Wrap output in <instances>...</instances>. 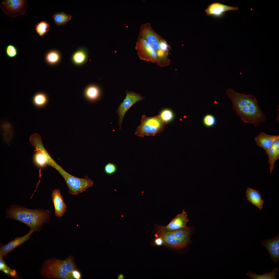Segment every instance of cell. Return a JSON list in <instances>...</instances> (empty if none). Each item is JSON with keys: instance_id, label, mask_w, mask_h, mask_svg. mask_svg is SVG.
<instances>
[{"instance_id": "obj_1", "label": "cell", "mask_w": 279, "mask_h": 279, "mask_svg": "<svg viewBox=\"0 0 279 279\" xmlns=\"http://www.w3.org/2000/svg\"><path fill=\"white\" fill-rule=\"evenodd\" d=\"M226 94L233 104V109L244 123L258 126L267 118L260 109L258 101L252 94L237 92L231 89H227Z\"/></svg>"}, {"instance_id": "obj_2", "label": "cell", "mask_w": 279, "mask_h": 279, "mask_svg": "<svg viewBox=\"0 0 279 279\" xmlns=\"http://www.w3.org/2000/svg\"><path fill=\"white\" fill-rule=\"evenodd\" d=\"M5 213L6 218L21 222L35 231H40L43 224L49 221L51 214L47 209H31L17 205L7 208Z\"/></svg>"}, {"instance_id": "obj_3", "label": "cell", "mask_w": 279, "mask_h": 279, "mask_svg": "<svg viewBox=\"0 0 279 279\" xmlns=\"http://www.w3.org/2000/svg\"><path fill=\"white\" fill-rule=\"evenodd\" d=\"M76 269L74 260L70 256L64 260H47L40 270V274L45 278L72 279H74L73 272Z\"/></svg>"}, {"instance_id": "obj_4", "label": "cell", "mask_w": 279, "mask_h": 279, "mask_svg": "<svg viewBox=\"0 0 279 279\" xmlns=\"http://www.w3.org/2000/svg\"><path fill=\"white\" fill-rule=\"evenodd\" d=\"M156 237H159L163 239L164 244L177 248L185 247L189 239V236L192 230L191 226L176 230L167 229L164 226L157 225L156 228Z\"/></svg>"}, {"instance_id": "obj_5", "label": "cell", "mask_w": 279, "mask_h": 279, "mask_svg": "<svg viewBox=\"0 0 279 279\" xmlns=\"http://www.w3.org/2000/svg\"><path fill=\"white\" fill-rule=\"evenodd\" d=\"M56 165L54 168L59 172L64 179L70 194L78 195L93 185V181L87 176L83 178L75 177L68 173L57 164Z\"/></svg>"}, {"instance_id": "obj_6", "label": "cell", "mask_w": 279, "mask_h": 279, "mask_svg": "<svg viewBox=\"0 0 279 279\" xmlns=\"http://www.w3.org/2000/svg\"><path fill=\"white\" fill-rule=\"evenodd\" d=\"M166 125L160 115L151 117L143 115L141 123L137 127L135 135L141 137L154 136L162 132Z\"/></svg>"}, {"instance_id": "obj_7", "label": "cell", "mask_w": 279, "mask_h": 279, "mask_svg": "<svg viewBox=\"0 0 279 279\" xmlns=\"http://www.w3.org/2000/svg\"><path fill=\"white\" fill-rule=\"evenodd\" d=\"M138 36L144 38L153 47L157 56L165 52L160 48L161 42L164 38L153 30L150 23L143 24L141 26Z\"/></svg>"}, {"instance_id": "obj_8", "label": "cell", "mask_w": 279, "mask_h": 279, "mask_svg": "<svg viewBox=\"0 0 279 279\" xmlns=\"http://www.w3.org/2000/svg\"><path fill=\"white\" fill-rule=\"evenodd\" d=\"M135 49L141 59L156 63L158 65L159 62L155 50L144 38L138 36Z\"/></svg>"}, {"instance_id": "obj_9", "label": "cell", "mask_w": 279, "mask_h": 279, "mask_svg": "<svg viewBox=\"0 0 279 279\" xmlns=\"http://www.w3.org/2000/svg\"><path fill=\"white\" fill-rule=\"evenodd\" d=\"M126 96L123 101L119 105L115 112L119 116L118 125L120 129L121 128V124L125 114L129 109L136 102L144 99V97L139 94L127 90Z\"/></svg>"}, {"instance_id": "obj_10", "label": "cell", "mask_w": 279, "mask_h": 279, "mask_svg": "<svg viewBox=\"0 0 279 279\" xmlns=\"http://www.w3.org/2000/svg\"><path fill=\"white\" fill-rule=\"evenodd\" d=\"M1 7L6 14L10 17L22 15L27 9L26 1L21 0H8L3 1Z\"/></svg>"}, {"instance_id": "obj_11", "label": "cell", "mask_w": 279, "mask_h": 279, "mask_svg": "<svg viewBox=\"0 0 279 279\" xmlns=\"http://www.w3.org/2000/svg\"><path fill=\"white\" fill-rule=\"evenodd\" d=\"M261 244L269 252L270 259L277 264L279 260V233L274 238L264 239Z\"/></svg>"}, {"instance_id": "obj_12", "label": "cell", "mask_w": 279, "mask_h": 279, "mask_svg": "<svg viewBox=\"0 0 279 279\" xmlns=\"http://www.w3.org/2000/svg\"><path fill=\"white\" fill-rule=\"evenodd\" d=\"M51 198L55 215L57 217H62L66 211V206L59 189H55L53 191Z\"/></svg>"}, {"instance_id": "obj_13", "label": "cell", "mask_w": 279, "mask_h": 279, "mask_svg": "<svg viewBox=\"0 0 279 279\" xmlns=\"http://www.w3.org/2000/svg\"><path fill=\"white\" fill-rule=\"evenodd\" d=\"M34 231H35L33 230L30 229L29 232L25 236L22 237H16L7 244L1 247L0 254L3 258L5 257L8 253L28 240L30 238L31 234Z\"/></svg>"}, {"instance_id": "obj_14", "label": "cell", "mask_w": 279, "mask_h": 279, "mask_svg": "<svg viewBox=\"0 0 279 279\" xmlns=\"http://www.w3.org/2000/svg\"><path fill=\"white\" fill-rule=\"evenodd\" d=\"M238 9L237 7L229 6L219 2H214L209 5L204 11L207 16L212 15L218 17L221 16L227 11Z\"/></svg>"}, {"instance_id": "obj_15", "label": "cell", "mask_w": 279, "mask_h": 279, "mask_svg": "<svg viewBox=\"0 0 279 279\" xmlns=\"http://www.w3.org/2000/svg\"><path fill=\"white\" fill-rule=\"evenodd\" d=\"M189 221L187 214L183 211L181 213L177 215L167 226L165 227L168 230H178L187 227L186 224Z\"/></svg>"}, {"instance_id": "obj_16", "label": "cell", "mask_w": 279, "mask_h": 279, "mask_svg": "<svg viewBox=\"0 0 279 279\" xmlns=\"http://www.w3.org/2000/svg\"><path fill=\"white\" fill-rule=\"evenodd\" d=\"M254 139L257 145L266 151L272 146L276 140L279 139V136L270 135L261 132Z\"/></svg>"}, {"instance_id": "obj_17", "label": "cell", "mask_w": 279, "mask_h": 279, "mask_svg": "<svg viewBox=\"0 0 279 279\" xmlns=\"http://www.w3.org/2000/svg\"><path fill=\"white\" fill-rule=\"evenodd\" d=\"M83 96L88 101L94 102L100 98L101 95L100 88L95 84H90L87 86L83 92Z\"/></svg>"}, {"instance_id": "obj_18", "label": "cell", "mask_w": 279, "mask_h": 279, "mask_svg": "<svg viewBox=\"0 0 279 279\" xmlns=\"http://www.w3.org/2000/svg\"><path fill=\"white\" fill-rule=\"evenodd\" d=\"M247 200L252 205L256 206L260 210L263 208L264 200H263L258 190L248 187L246 192Z\"/></svg>"}, {"instance_id": "obj_19", "label": "cell", "mask_w": 279, "mask_h": 279, "mask_svg": "<svg viewBox=\"0 0 279 279\" xmlns=\"http://www.w3.org/2000/svg\"><path fill=\"white\" fill-rule=\"evenodd\" d=\"M266 153L268 158V162L270 164L269 169L270 174L272 172L276 161L279 159V139L276 140L272 146Z\"/></svg>"}, {"instance_id": "obj_20", "label": "cell", "mask_w": 279, "mask_h": 279, "mask_svg": "<svg viewBox=\"0 0 279 279\" xmlns=\"http://www.w3.org/2000/svg\"><path fill=\"white\" fill-rule=\"evenodd\" d=\"M87 53L86 50L84 48H80L76 51L73 55L71 61L73 63L78 66L84 64L87 59Z\"/></svg>"}, {"instance_id": "obj_21", "label": "cell", "mask_w": 279, "mask_h": 279, "mask_svg": "<svg viewBox=\"0 0 279 279\" xmlns=\"http://www.w3.org/2000/svg\"><path fill=\"white\" fill-rule=\"evenodd\" d=\"M49 97L45 92H39L35 94L32 99V102L36 108L40 109L45 106L49 102Z\"/></svg>"}, {"instance_id": "obj_22", "label": "cell", "mask_w": 279, "mask_h": 279, "mask_svg": "<svg viewBox=\"0 0 279 279\" xmlns=\"http://www.w3.org/2000/svg\"><path fill=\"white\" fill-rule=\"evenodd\" d=\"M61 56L60 52L55 50H50L46 54L44 59L46 63L50 66H54L60 61Z\"/></svg>"}, {"instance_id": "obj_23", "label": "cell", "mask_w": 279, "mask_h": 279, "mask_svg": "<svg viewBox=\"0 0 279 279\" xmlns=\"http://www.w3.org/2000/svg\"><path fill=\"white\" fill-rule=\"evenodd\" d=\"M278 269L275 268L272 272L261 275H258L249 271L246 275L252 279H277L276 276L277 274Z\"/></svg>"}, {"instance_id": "obj_24", "label": "cell", "mask_w": 279, "mask_h": 279, "mask_svg": "<svg viewBox=\"0 0 279 279\" xmlns=\"http://www.w3.org/2000/svg\"><path fill=\"white\" fill-rule=\"evenodd\" d=\"M71 16L64 12H56L53 16V19L55 23L58 25L66 24L71 19Z\"/></svg>"}, {"instance_id": "obj_25", "label": "cell", "mask_w": 279, "mask_h": 279, "mask_svg": "<svg viewBox=\"0 0 279 279\" xmlns=\"http://www.w3.org/2000/svg\"><path fill=\"white\" fill-rule=\"evenodd\" d=\"M3 258L0 254V270L5 274L15 278H19L15 270L9 268L3 260Z\"/></svg>"}, {"instance_id": "obj_26", "label": "cell", "mask_w": 279, "mask_h": 279, "mask_svg": "<svg viewBox=\"0 0 279 279\" xmlns=\"http://www.w3.org/2000/svg\"><path fill=\"white\" fill-rule=\"evenodd\" d=\"M49 24L45 21H42L35 25V30L40 36L43 37L49 31Z\"/></svg>"}, {"instance_id": "obj_27", "label": "cell", "mask_w": 279, "mask_h": 279, "mask_svg": "<svg viewBox=\"0 0 279 279\" xmlns=\"http://www.w3.org/2000/svg\"><path fill=\"white\" fill-rule=\"evenodd\" d=\"M204 125L207 127H211L214 126L216 123L215 117L211 114H207L204 117L203 120Z\"/></svg>"}, {"instance_id": "obj_28", "label": "cell", "mask_w": 279, "mask_h": 279, "mask_svg": "<svg viewBox=\"0 0 279 279\" xmlns=\"http://www.w3.org/2000/svg\"><path fill=\"white\" fill-rule=\"evenodd\" d=\"M162 120L167 125L168 123L173 119V114L171 111L168 109L164 110L160 114Z\"/></svg>"}, {"instance_id": "obj_29", "label": "cell", "mask_w": 279, "mask_h": 279, "mask_svg": "<svg viewBox=\"0 0 279 279\" xmlns=\"http://www.w3.org/2000/svg\"><path fill=\"white\" fill-rule=\"evenodd\" d=\"M5 52L8 57L11 58L15 57L18 54L17 49L12 44H9L6 47Z\"/></svg>"}, {"instance_id": "obj_30", "label": "cell", "mask_w": 279, "mask_h": 279, "mask_svg": "<svg viewBox=\"0 0 279 279\" xmlns=\"http://www.w3.org/2000/svg\"><path fill=\"white\" fill-rule=\"evenodd\" d=\"M117 170L116 165L114 164L109 163L106 164L104 168V171L106 174L111 175L115 173Z\"/></svg>"}, {"instance_id": "obj_31", "label": "cell", "mask_w": 279, "mask_h": 279, "mask_svg": "<svg viewBox=\"0 0 279 279\" xmlns=\"http://www.w3.org/2000/svg\"><path fill=\"white\" fill-rule=\"evenodd\" d=\"M154 242L155 245L157 246H159L164 244L163 239L159 237H156Z\"/></svg>"}, {"instance_id": "obj_32", "label": "cell", "mask_w": 279, "mask_h": 279, "mask_svg": "<svg viewBox=\"0 0 279 279\" xmlns=\"http://www.w3.org/2000/svg\"><path fill=\"white\" fill-rule=\"evenodd\" d=\"M72 274L74 279H79L81 278V274L80 272L77 269L73 272Z\"/></svg>"}, {"instance_id": "obj_33", "label": "cell", "mask_w": 279, "mask_h": 279, "mask_svg": "<svg viewBox=\"0 0 279 279\" xmlns=\"http://www.w3.org/2000/svg\"><path fill=\"white\" fill-rule=\"evenodd\" d=\"M125 278L124 275L122 274H119L118 275L117 277V279H123Z\"/></svg>"}]
</instances>
